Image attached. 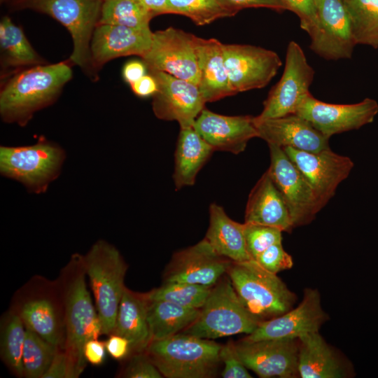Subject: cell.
<instances>
[{"label": "cell", "instance_id": "cell-8", "mask_svg": "<svg viewBox=\"0 0 378 378\" xmlns=\"http://www.w3.org/2000/svg\"><path fill=\"white\" fill-rule=\"evenodd\" d=\"M65 159L59 145L40 136L29 146L0 147V172L34 193L44 192L57 178Z\"/></svg>", "mask_w": 378, "mask_h": 378}, {"label": "cell", "instance_id": "cell-15", "mask_svg": "<svg viewBox=\"0 0 378 378\" xmlns=\"http://www.w3.org/2000/svg\"><path fill=\"white\" fill-rule=\"evenodd\" d=\"M378 113V104L365 98L351 104H335L321 102L309 93L296 114L329 138L336 134L359 129L372 122Z\"/></svg>", "mask_w": 378, "mask_h": 378}, {"label": "cell", "instance_id": "cell-16", "mask_svg": "<svg viewBox=\"0 0 378 378\" xmlns=\"http://www.w3.org/2000/svg\"><path fill=\"white\" fill-rule=\"evenodd\" d=\"M318 27L310 49L328 60L350 59L356 45L343 0H316Z\"/></svg>", "mask_w": 378, "mask_h": 378}, {"label": "cell", "instance_id": "cell-27", "mask_svg": "<svg viewBox=\"0 0 378 378\" xmlns=\"http://www.w3.org/2000/svg\"><path fill=\"white\" fill-rule=\"evenodd\" d=\"M204 238L219 255L234 262L252 260L246 248L244 223L231 219L217 204L209 206V225Z\"/></svg>", "mask_w": 378, "mask_h": 378}, {"label": "cell", "instance_id": "cell-4", "mask_svg": "<svg viewBox=\"0 0 378 378\" xmlns=\"http://www.w3.org/2000/svg\"><path fill=\"white\" fill-rule=\"evenodd\" d=\"M222 345L183 332L151 340L145 351L167 378H208L216 375L221 363Z\"/></svg>", "mask_w": 378, "mask_h": 378}, {"label": "cell", "instance_id": "cell-3", "mask_svg": "<svg viewBox=\"0 0 378 378\" xmlns=\"http://www.w3.org/2000/svg\"><path fill=\"white\" fill-rule=\"evenodd\" d=\"M10 307L26 328L55 346L64 349L66 339L62 291L57 279L34 275L14 293Z\"/></svg>", "mask_w": 378, "mask_h": 378}, {"label": "cell", "instance_id": "cell-36", "mask_svg": "<svg viewBox=\"0 0 378 378\" xmlns=\"http://www.w3.org/2000/svg\"><path fill=\"white\" fill-rule=\"evenodd\" d=\"M166 13L185 15L200 26L236 15L220 0H168Z\"/></svg>", "mask_w": 378, "mask_h": 378}, {"label": "cell", "instance_id": "cell-12", "mask_svg": "<svg viewBox=\"0 0 378 378\" xmlns=\"http://www.w3.org/2000/svg\"><path fill=\"white\" fill-rule=\"evenodd\" d=\"M268 146L267 171L286 204L293 227L309 223L322 209L313 188L282 148Z\"/></svg>", "mask_w": 378, "mask_h": 378}, {"label": "cell", "instance_id": "cell-18", "mask_svg": "<svg viewBox=\"0 0 378 378\" xmlns=\"http://www.w3.org/2000/svg\"><path fill=\"white\" fill-rule=\"evenodd\" d=\"M299 339L262 340L235 342L248 370L262 378H295L298 372Z\"/></svg>", "mask_w": 378, "mask_h": 378}, {"label": "cell", "instance_id": "cell-32", "mask_svg": "<svg viewBox=\"0 0 378 378\" xmlns=\"http://www.w3.org/2000/svg\"><path fill=\"white\" fill-rule=\"evenodd\" d=\"M26 332L20 316L9 307L1 318L0 355L9 370L18 377H24L22 353Z\"/></svg>", "mask_w": 378, "mask_h": 378}, {"label": "cell", "instance_id": "cell-20", "mask_svg": "<svg viewBox=\"0 0 378 378\" xmlns=\"http://www.w3.org/2000/svg\"><path fill=\"white\" fill-rule=\"evenodd\" d=\"M328 319L316 289L304 290L302 302L286 313L260 323L251 334L241 340L251 342L262 340L299 339L302 336L318 332Z\"/></svg>", "mask_w": 378, "mask_h": 378}, {"label": "cell", "instance_id": "cell-7", "mask_svg": "<svg viewBox=\"0 0 378 378\" xmlns=\"http://www.w3.org/2000/svg\"><path fill=\"white\" fill-rule=\"evenodd\" d=\"M260 323L245 308L226 274L211 288L197 320L181 332L213 340L251 334Z\"/></svg>", "mask_w": 378, "mask_h": 378}, {"label": "cell", "instance_id": "cell-11", "mask_svg": "<svg viewBox=\"0 0 378 378\" xmlns=\"http://www.w3.org/2000/svg\"><path fill=\"white\" fill-rule=\"evenodd\" d=\"M197 36L170 27L153 32L151 46L141 57L149 70L167 73L198 85Z\"/></svg>", "mask_w": 378, "mask_h": 378}, {"label": "cell", "instance_id": "cell-24", "mask_svg": "<svg viewBox=\"0 0 378 378\" xmlns=\"http://www.w3.org/2000/svg\"><path fill=\"white\" fill-rule=\"evenodd\" d=\"M244 222L290 232L294 228L286 204L267 170L251 190Z\"/></svg>", "mask_w": 378, "mask_h": 378}, {"label": "cell", "instance_id": "cell-23", "mask_svg": "<svg viewBox=\"0 0 378 378\" xmlns=\"http://www.w3.org/2000/svg\"><path fill=\"white\" fill-rule=\"evenodd\" d=\"M255 124L258 137L268 145L291 147L311 153L330 148L329 138L296 113L255 122Z\"/></svg>", "mask_w": 378, "mask_h": 378}, {"label": "cell", "instance_id": "cell-34", "mask_svg": "<svg viewBox=\"0 0 378 378\" xmlns=\"http://www.w3.org/2000/svg\"><path fill=\"white\" fill-rule=\"evenodd\" d=\"M153 17L138 0H104L99 24L148 29Z\"/></svg>", "mask_w": 378, "mask_h": 378}, {"label": "cell", "instance_id": "cell-22", "mask_svg": "<svg viewBox=\"0 0 378 378\" xmlns=\"http://www.w3.org/2000/svg\"><path fill=\"white\" fill-rule=\"evenodd\" d=\"M153 32L122 25L98 24L91 40L90 54L96 71L106 62L124 56L142 57L149 50Z\"/></svg>", "mask_w": 378, "mask_h": 378}, {"label": "cell", "instance_id": "cell-33", "mask_svg": "<svg viewBox=\"0 0 378 378\" xmlns=\"http://www.w3.org/2000/svg\"><path fill=\"white\" fill-rule=\"evenodd\" d=\"M356 44L378 48V0H343Z\"/></svg>", "mask_w": 378, "mask_h": 378}, {"label": "cell", "instance_id": "cell-44", "mask_svg": "<svg viewBox=\"0 0 378 378\" xmlns=\"http://www.w3.org/2000/svg\"><path fill=\"white\" fill-rule=\"evenodd\" d=\"M227 8L237 14L240 10L248 8H267L278 12L286 10L281 0H220Z\"/></svg>", "mask_w": 378, "mask_h": 378}, {"label": "cell", "instance_id": "cell-13", "mask_svg": "<svg viewBox=\"0 0 378 378\" xmlns=\"http://www.w3.org/2000/svg\"><path fill=\"white\" fill-rule=\"evenodd\" d=\"M225 67L235 94L264 88L282 64L276 52L264 48L223 44Z\"/></svg>", "mask_w": 378, "mask_h": 378}, {"label": "cell", "instance_id": "cell-41", "mask_svg": "<svg viewBox=\"0 0 378 378\" xmlns=\"http://www.w3.org/2000/svg\"><path fill=\"white\" fill-rule=\"evenodd\" d=\"M286 10L295 13L300 21V27L311 36L318 27L316 0H281Z\"/></svg>", "mask_w": 378, "mask_h": 378}, {"label": "cell", "instance_id": "cell-28", "mask_svg": "<svg viewBox=\"0 0 378 378\" xmlns=\"http://www.w3.org/2000/svg\"><path fill=\"white\" fill-rule=\"evenodd\" d=\"M298 372L302 378H342L346 374L340 360L318 332L299 338Z\"/></svg>", "mask_w": 378, "mask_h": 378}, {"label": "cell", "instance_id": "cell-37", "mask_svg": "<svg viewBox=\"0 0 378 378\" xmlns=\"http://www.w3.org/2000/svg\"><path fill=\"white\" fill-rule=\"evenodd\" d=\"M211 288L184 282H163L160 287L150 290L149 295L152 300H166L188 308L201 309Z\"/></svg>", "mask_w": 378, "mask_h": 378}, {"label": "cell", "instance_id": "cell-48", "mask_svg": "<svg viewBox=\"0 0 378 378\" xmlns=\"http://www.w3.org/2000/svg\"><path fill=\"white\" fill-rule=\"evenodd\" d=\"M146 67L144 62L139 60L127 62L122 71L123 79L130 85L146 75Z\"/></svg>", "mask_w": 378, "mask_h": 378}, {"label": "cell", "instance_id": "cell-17", "mask_svg": "<svg viewBox=\"0 0 378 378\" xmlns=\"http://www.w3.org/2000/svg\"><path fill=\"white\" fill-rule=\"evenodd\" d=\"M282 148L313 188L321 208L334 196L339 184L354 167L349 158L337 154L330 148L317 153L291 147Z\"/></svg>", "mask_w": 378, "mask_h": 378}, {"label": "cell", "instance_id": "cell-6", "mask_svg": "<svg viewBox=\"0 0 378 378\" xmlns=\"http://www.w3.org/2000/svg\"><path fill=\"white\" fill-rule=\"evenodd\" d=\"M86 275L93 291L102 333H113L120 300L125 288L127 265L119 251L105 240H98L83 255Z\"/></svg>", "mask_w": 378, "mask_h": 378}, {"label": "cell", "instance_id": "cell-19", "mask_svg": "<svg viewBox=\"0 0 378 378\" xmlns=\"http://www.w3.org/2000/svg\"><path fill=\"white\" fill-rule=\"evenodd\" d=\"M232 261L219 255L204 238L173 255L163 273V282H184L211 288L226 274Z\"/></svg>", "mask_w": 378, "mask_h": 378}, {"label": "cell", "instance_id": "cell-30", "mask_svg": "<svg viewBox=\"0 0 378 378\" xmlns=\"http://www.w3.org/2000/svg\"><path fill=\"white\" fill-rule=\"evenodd\" d=\"M200 312V309L150 298L147 316L151 340L165 339L181 332L197 320Z\"/></svg>", "mask_w": 378, "mask_h": 378}, {"label": "cell", "instance_id": "cell-1", "mask_svg": "<svg viewBox=\"0 0 378 378\" xmlns=\"http://www.w3.org/2000/svg\"><path fill=\"white\" fill-rule=\"evenodd\" d=\"M83 255H71L57 280L62 288L65 311L66 339L64 350L76 375L84 371L87 361L85 344L102 335V323L85 283Z\"/></svg>", "mask_w": 378, "mask_h": 378}, {"label": "cell", "instance_id": "cell-14", "mask_svg": "<svg viewBox=\"0 0 378 378\" xmlns=\"http://www.w3.org/2000/svg\"><path fill=\"white\" fill-rule=\"evenodd\" d=\"M150 72L158 83L152 102L155 115L160 120L176 121L181 128L193 127L206 103L198 85L162 71Z\"/></svg>", "mask_w": 378, "mask_h": 378}, {"label": "cell", "instance_id": "cell-45", "mask_svg": "<svg viewBox=\"0 0 378 378\" xmlns=\"http://www.w3.org/2000/svg\"><path fill=\"white\" fill-rule=\"evenodd\" d=\"M108 336L105 342L106 351L115 360H125L130 354L129 341L116 334H111Z\"/></svg>", "mask_w": 378, "mask_h": 378}, {"label": "cell", "instance_id": "cell-5", "mask_svg": "<svg viewBox=\"0 0 378 378\" xmlns=\"http://www.w3.org/2000/svg\"><path fill=\"white\" fill-rule=\"evenodd\" d=\"M226 274L245 308L260 322L289 311L296 300L295 293L276 274L254 260L232 261Z\"/></svg>", "mask_w": 378, "mask_h": 378}, {"label": "cell", "instance_id": "cell-49", "mask_svg": "<svg viewBox=\"0 0 378 378\" xmlns=\"http://www.w3.org/2000/svg\"><path fill=\"white\" fill-rule=\"evenodd\" d=\"M153 16L166 14L168 0H138Z\"/></svg>", "mask_w": 378, "mask_h": 378}, {"label": "cell", "instance_id": "cell-42", "mask_svg": "<svg viewBox=\"0 0 378 378\" xmlns=\"http://www.w3.org/2000/svg\"><path fill=\"white\" fill-rule=\"evenodd\" d=\"M221 363L224 368L221 373L223 378H251L252 376L239 357L235 342L228 341L222 345L220 351Z\"/></svg>", "mask_w": 378, "mask_h": 378}, {"label": "cell", "instance_id": "cell-9", "mask_svg": "<svg viewBox=\"0 0 378 378\" xmlns=\"http://www.w3.org/2000/svg\"><path fill=\"white\" fill-rule=\"evenodd\" d=\"M104 0H21L22 7L46 13L70 33L74 49L69 61L94 78L90 43L99 24Z\"/></svg>", "mask_w": 378, "mask_h": 378}, {"label": "cell", "instance_id": "cell-40", "mask_svg": "<svg viewBox=\"0 0 378 378\" xmlns=\"http://www.w3.org/2000/svg\"><path fill=\"white\" fill-rule=\"evenodd\" d=\"M254 260L263 269L276 274L290 269L293 265L291 255L284 249L281 241L268 247Z\"/></svg>", "mask_w": 378, "mask_h": 378}, {"label": "cell", "instance_id": "cell-43", "mask_svg": "<svg viewBox=\"0 0 378 378\" xmlns=\"http://www.w3.org/2000/svg\"><path fill=\"white\" fill-rule=\"evenodd\" d=\"M43 378H77L63 349L59 348Z\"/></svg>", "mask_w": 378, "mask_h": 378}, {"label": "cell", "instance_id": "cell-21", "mask_svg": "<svg viewBox=\"0 0 378 378\" xmlns=\"http://www.w3.org/2000/svg\"><path fill=\"white\" fill-rule=\"evenodd\" d=\"M193 127L214 150L234 154L243 152L248 141L258 137L252 115H224L204 108Z\"/></svg>", "mask_w": 378, "mask_h": 378}, {"label": "cell", "instance_id": "cell-2", "mask_svg": "<svg viewBox=\"0 0 378 378\" xmlns=\"http://www.w3.org/2000/svg\"><path fill=\"white\" fill-rule=\"evenodd\" d=\"M71 77L67 62L34 66L15 74L0 92L3 120L26 125L35 112L54 102Z\"/></svg>", "mask_w": 378, "mask_h": 378}, {"label": "cell", "instance_id": "cell-38", "mask_svg": "<svg viewBox=\"0 0 378 378\" xmlns=\"http://www.w3.org/2000/svg\"><path fill=\"white\" fill-rule=\"evenodd\" d=\"M244 225L246 248L252 260H255L268 247L282 240V231L278 228L245 222Z\"/></svg>", "mask_w": 378, "mask_h": 378}, {"label": "cell", "instance_id": "cell-35", "mask_svg": "<svg viewBox=\"0 0 378 378\" xmlns=\"http://www.w3.org/2000/svg\"><path fill=\"white\" fill-rule=\"evenodd\" d=\"M26 329L22 353L24 377L43 378L59 347L46 341L31 330Z\"/></svg>", "mask_w": 378, "mask_h": 378}, {"label": "cell", "instance_id": "cell-39", "mask_svg": "<svg viewBox=\"0 0 378 378\" xmlns=\"http://www.w3.org/2000/svg\"><path fill=\"white\" fill-rule=\"evenodd\" d=\"M127 363L119 373V377L162 378L161 372L154 365L146 351L130 354Z\"/></svg>", "mask_w": 378, "mask_h": 378}, {"label": "cell", "instance_id": "cell-46", "mask_svg": "<svg viewBox=\"0 0 378 378\" xmlns=\"http://www.w3.org/2000/svg\"><path fill=\"white\" fill-rule=\"evenodd\" d=\"M105 342L98 339L88 340L84 345L83 354L86 361L93 365H102L106 357Z\"/></svg>", "mask_w": 378, "mask_h": 378}, {"label": "cell", "instance_id": "cell-10", "mask_svg": "<svg viewBox=\"0 0 378 378\" xmlns=\"http://www.w3.org/2000/svg\"><path fill=\"white\" fill-rule=\"evenodd\" d=\"M314 70L309 64L300 45L290 41L286 50L285 67L279 81L271 89L263 103V109L255 122L296 113L309 93Z\"/></svg>", "mask_w": 378, "mask_h": 378}, {"label": "cell", "instance_id": "cell-25", "mask_svg": "<svg viewBox=\"0 0 378 378\" xmlns=\"http://www.w3.org/2000/svg\"><path fill=\"white\" fill-rule=\"evenodd\" d=\"M223 44L216 38L205 39L197 36L198 87L206 102L235 94L225 67Z\"/></svg>", "mask_w": 378, "mask_h": 378}, {"label": "cell", "instance_id": "cell-26", "mask_svg": "<svg viewBox=\"0 0 378 378\" xmlns=\"http://www.w3.org/2000/svg\"><path fill=\"white\" fill-rule=\"evenodd\" d=\"M149 300V291L136 292L127 287L120 300L112 334L129 341L130 354L144 351L151 341L147 316Z\"/></svg>", "mask_w": 378, "mask_h": 378}, {"label": "cell", "instance_id": "cell-47", "mask_svg": "<svg viewBox=\"0 0 378 378\" xmlns=\"http://www.w3.org/2000/svg\"><path fill=\"white\" fill-rule=\"evenodd\" d=\"M132 92L139 97L153 96L158 90V83L152 75H145L130 85Z\"/></svg>", "mask_w": 378, "mask_h": 378}, {"label": "cell", "instance_id": "cell-31", "mask_svg": "<svg viewBox=\"0 0 378 378\" xmlns=\"http://www.w3.org/2000/svg\"><path fill=\"white\" fill-rule=\"evenodd\" d=\"M0 49L1 65L6 68L31 67L45 64L22 29L7 16L0 22Z\"/></svg>", "mask_w": 378, "mask_h": 378}, {"label": "cell", "instance_id": "cell-29", "mask_svg": "<svg viewBox=\"0 0 378 378\" xmlns=\"http://www.w3.org/2000/svg\"><path fill=\"white\" fill-rule=\"evenodd\" d=\"M214 150L193 127L181 128L175 151L173 178L176 190L195 183Z\"/></svg>", "mask_w": 378, "mask_h": 378}]
</instances>
